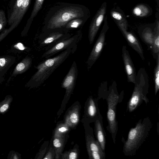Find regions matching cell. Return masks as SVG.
Returning <instances> with one entry per match:
<instances>
[{"label": "cell", "instance_id": "obj_1", "mask_svg": "<svg viewBox=\"0 0 159 159\" xmlns=\"http://www.w3.org/2000/svg\"><path fill=\"white\" fill-rule=\"evenodd\" d=\"M90 16L89 9L83 5L58 3L50 8L46 14L41 36L55 30L64 29L66 25L74 19H88Z\"/></svg>", "mask_w": 159, "mask_h": 159}, {"label": "cell", "instance_id": "obj_2", "mask_svg": "<svg viewBox=\"0 0 159 159\" xmlns=\"http://www.w3.org/2000/svg\"><path fill=\"white\" fill-rule=\"evenodd\" d=\"M152 125L148 117L140 119L129 130L125 142L123 152L126 156L134 155L147 139Z\"/></svg>", "mask_w": 159, "mask_h": 159}, {"label": "cell", "instance_id": "obj_3", "mask_svg": "<svg viewBox=\"0 0 159 159\" xmlns=\"http://www.w3.org/2000/svg\"><path fill=\"white\" fill-rule=\"evenodd\" d=\"M63 51L57 56L44 61L36 66L37 71L30 81L32 85L36 86L42 84L71 53L75 52L70 48Z\"/></svg>", "mask_w": 159, "mask_h": 159}, {"label": "cell", "instance_id": "obj_4", "mask_svg": "<svg viewBox=\"0 0 159 159\" xmlns=\"http://www.w3.org/2000/svg\"><path fill=\"white\" fill-rule=\"evenodd\" d=\"M149 79L144 68L138 71L135 79L134 91L127 104V109L129 112L136 110L144 101L146 104L149 102L147 97L149 87Z\"/></svg>", "mask_w": 159, "mask_h": 159}, {"label": "cell", "instance_id": "obj_5", "mask_svg": "<svg viewBox=\"0 0 159 159\" xmlns=\"http://www.w3.org/2000/svg\"><path fill=\"white\" fill-rule=\"evenodd\" d=\"M107 97L108 110L107 113L108 122V130L111 133L114 143L118 130L117 122L116 119V106L119 101V96L114 89L111 88Z\"/></svg>", "mask_w": 159, "mask_h": 159}, {"label": "cell", "instance_id": "obj_6", "mask_svg": "<svg viewBox=\"0 0 159 159\" xmlns=\"http://www.w3.org/2000/svg\"><path fill=\"white\" fill-rule=\"evenodd\" d=\"M82 33L81 30L73 36L63 40L52 47L43 54L41 58L48 59L56 54L68 49L76 51L77 45L81 40Z\"/></svg>", "mask_w": 159, "mask_h": 159}, {"label": "cell", "instance_id": "obj_7", "mask_svg": "<svg viewBox=\"0 0 159 159\" xmlns=\"http://www.w3.org/2000/svg\"><path fill=\"white\" fill-rule=\"evenodd\" d=\"M109 28L107 17L106 16L104 18L102 29L86 62L87 68L89 70L91 68L101 53L105 43L106 33Z\"/></svg>", "mask_w": 159, "mask_h": 159}, {"label": "cell", "instance_id": "obj_8", "mask_svg": "<svg viewBox=\"0 0 159 159\" xmlns=\"http://www.w3.org/2000/svg\"><path fill=\"white\" fill-rule=\"evenodd\" d=\"M73 34L64 29L55 30L47 34L41 35L39 43L40 48L48 50L59 42L69 38Z\"/></svg>", "mask_w": 159, "mask_h": 159}, {"label": "cell", "instance_id": "obj_9", "mask_svg": "<svg viewBox=\"0 0 159 159\" xmlns=\"http://www.w3.org/2000/svg\"><path fill=\"white\" fill-rule=\"evenodd\" d=\"M107 3L104 2L93 17L89 26L88 38L90 44H92L104 20L106 11Z\"/></svg>", "mask_w": 159, "mask_h": 159}, {"label": "cell", "instance_id": "obj_10", "mask_svg": "<svg viewBox=\"0 0 159 159\" xmlns=\"http://www.w3.org/2000/svg\"><path fill=\"white\" fill-rule=\"evenodd\" d=\"M125 45L122 48V57L127 81L134 84L136 76L135 68Z\"/></svg>", "mask_w": 159, "mask_h": 159}, {"label": "cell", "instance_id": "obj_11", "mask_svg": "<svg viewBox=\"0 0 159 159\" xmlns=\"http://www.w3.org/2000/svg\"><path fill=\"white\" fill-rule=\"evenodd\" d=\"M116 23L125 38L128 45L137 52L142 60H144L145 57L143 50L137 38L132 33L127 31V30L120 24L117 23Z\"/></svg>", "mask_w": 159, "mask_h": 159}, {"label": "cell", "instance_id": "obj_12", "mask_svg": "<svg viewBox=\"0 0 159 159\" xmlns=\"http://www.w3.org/2000/svg\"><path fill=\"white\" fill-rule=\"evenodd\" d=\"M78 75L77 64L74 61L62 83L61 86L66 89L67 95H68L73 90Z\"/></svg>", "mask_w": 159, "mask_h": 159}, {"label": "cell", "instance_id": "obj_13", "mask_svg": "<svg viewBox=\"0 0 159 159\" xmlns=\"http://www.w3.org/2000/svg\"><path fill=\"white\" fill-rule=\"evenodd\" d=\"M87 148L90 158L104 159L105 153L97 140L91 136H89L87 143Z\"/></svg>", "mask_w": 159, "mask_h": 159}, {"label": "cell", "instance_id": "obj_14", "mask_svg": "<svg viewBox=\"0 0 159 159\" xmlns=\"http://www.w3.org/2000/svg\"><path fill=\"white\" fill-rule=\"evenodd\" d=\"M95 134L97 141L99 143L102 150L105 152V134L103 129L102 118L95 120Z\"/></svg>", "mask_w": 159, "mask_h": 159}, {"label": "cell", "instance_id": "obj_15", "mask_svg": "<svg viewBox=\"0 0 159 159\" xmlns=\"http://www.w3.org/2000/svg\"><path fill=\"white\" fill-rule=\"evenodd\" d=\"M31 0H23L19 11L12 24L7 29L8 32L17 26L21 20L28 9Z\"/></svg>", "mask_w": 159, "mask_h": 159}, {"label": "cell", "instance_id": "obj_16", "mask_svg": "<svg viewBox=\"0 0 159 159\" xmlns=\"http://www.w3.org/2000/svg\"><path fill=\"white\" fill-rule=\"evenodd\" d=\"M151 49L153 57L156 59L157 54L159 53V26L158 22L154 29L153 42Z\"/></svg>", "mask_w": 159, "mask_h": 159}, {"label": "cell", "instance_id": "obj_17", "mask_svg": "<svg viewBox=\"0 0 159 159\" xmlns=\"http://www.w3.org/2000/svg\"><path fill=\"white\" fill-rule=\"evenodd\" d=\"M44 0H35L34 6L30 16L28 20L25 30H27L30 27L34 18L41 9Z\"/></svg>", "mask_w": 159, "mask_h": 159}, {"label": "cell", "instance_id": "obj_18", "mask_svg": "<svg viewBox=\"0 0 159 159\" xmlns=\"http://www.w3.org/2000/svg\"><path fill=\"white\" fill-rule=\"evenodd\" d=\"M111 17L116 23H118L123 26L127 30L128 23L124 14L119 10H112L110 12Z\"/></svg>", "mask_w": 159, "mask_h": 159}, {"label": "cell", "instance_id": "obj_19", "mask_svg": "<svg viewBox=\"0 0 159 159\" xmlns=\"http://www.w3.org/2000/svg\"><path fill=\"white\" fill-rule=\"evenodd\" d=\"M97 104V102H95L92 98H90L87 107L88 115L91 117H96L98 119L102 118Z\"/></svg>", "mask_w": 159, "mask_h": 159}, {"label": "cell", "instance_id": "obj_20", "mask_svg": "<svg viewBox=\"0 0 159 159\" xmlns=\"http://www.w3.org/2000/svg\"><path fill=\"white\" fill-rule=\"evenodd\" d=\"M87 19H88L83 18L74 19L66 25L64 29L69 31L70 30L79 28L84 25Z\"/></svg>", "mask_w": 159, "mask_h": 159}, {"label": "cell", "instance_id": "obj_21", "mask_svg": "<svg viewBox=\"0 0 159 159\" xmlns=\"http://www.w3.org/2000/svg\"><path fill=\"white\" fill-rule=\"evenodd\" d=\"M150 12L149 8L144 4H140L135 7L133 10L134 14L137 16L143 17L148 15Z\"/></svg>", "mask_w": 159, "mask_h": 159}, {"label": "cell", "instance_id": "obj_22", "mask_svg": "<svg viewBox=\"0 0 159 159\" xmlns=\"http://www.w3.org/2000/svg\"><path fill=\"white\" fill-rule=\"evenodd\" d=\"M156 64L154 70V81L155 94L156 95L159 89V53L157 55Z\"/></svg>", "mask_w": 159, "mask_h": 159}, {"label": "cell", "instance_id": "obj_23", "mask_svg": "<svg viewBox=\"0 0 159 159\" xmlns=\"http://www.w3.org/2000/svg\"><path fill=\"white\" fill-rule=\"evenodd\" d=\"M7 23V19L4 11L0 9V31L3 29Z\"/></svg>", "mask_w": 159, "mask_h": 159}, {"label": "cell", "instance_id": "obj_24", "mask_svg": "<svg viewBox=\"0 0 159 159\" xmlns=\"http://www.w3.org/2000/svg\"><path fill=\"white\" fill-rule=\"evenodd\" d=\"M68 117L69 121L72 124H75L77 123L78 121V113L75 111L71 112Z\"/></svg>", "mask_w": 159, "mask_h": 159}, {"label": "cell", "instance_id": "obj_25", "mask_svg": "<svg viewBox=\"0 0 159 159\" xmlns=\"http://www.w3.org/2000/svg\"><path fill=\"white\" fill-rule=\"evenodd\" d=\"M54 146L56 148H60L62 145L61 142L59 139L56 138L53 142Z\"/></svg>", "mask_w": 159, "mask_h": 159}, {"label": "cell", "instance_id": "obj_26", "mask_svg": "<svg viewBox=\"0 0 159 159\" xmlns=\"http://www.w3.org/2000/svg\"><path fill=\"white\" fill-rule=\"evenodd\" d=\"M25 66L23 63H20L16 66V69L18 71L22 70L25 68Z\"/></svg>", "mask_w": 159, "mask_h": 159}, {"label": "cell", "instance_id": "obj_27", "mask_svg": "<svg viewBox=\"0 0 159 159\" xmlns=\"http://www.w3.org/2000/svg\"><path fill=\"white\" fill-rule=\"evenodd\" d=\"M77 157V153L75 152H72L70 153L68 158L70 159H75Z\"/></svg>", "mask_w": 159, "mask_h": 159}, {"label": "cell", "instance_id": "obj_28", "mask_svg": "<svg viewBox=\"0 0 159 159\" xmlns=\"http://www.w3.org/2000/svg\"><path fill=\"white\" fill-rule=\"evenodd\" d=\"M9 107L7 104H5L2 106L0 108V111L1 112H3L6 111L8 108Z\"/></svg>", "mask_w": 159, "mask_h": 159}, {"label": "cell", "instance_id": "obj_29", "mask_svg": "<svg viewBox=\"0 0 159 159\" xmlns=\"http://www.w3.org/2000/svg\"><path fill=\"white\" fill-rule=\"evenodd\" d=\"M68 130V129L67 127L65 126H62L60 128L58 129V131L60 133H63L66 132Z\"/></svg>", "mask_w": 159, "mask_h": 159}, {"label": "cell", "instance_id": "obj_30", "mask_svg": "<svg viewBox=\"0 0 159 159\" xmlns=\"http://www.w3.org/2000/svg\"><path fill=\"white\" fill-rule=\"evenodd\" d=\"M17 47L20 49L21 50H23L24 48L23 46V45L21 43H18L17 45Z\"/></svg>", "mask_w": 159, "mask_h": 159}, {"label": "cell", "instance_id": "obj_31", "mask_svg": "<svg viewBox=\"0 0 159 159\" xmlns=\"http://www.w3.org/2000/svg\"><path fill=\"white\" fill-rule=\"evenodd\" d=\"M4 0V1H6V0Z\"/></svg>", "mask_w": 159, "mask_h": 159}]
</instances>
